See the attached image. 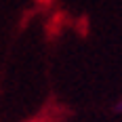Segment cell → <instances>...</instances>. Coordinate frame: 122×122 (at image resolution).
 <instances>
[{"instance_id": "1", "label": "cell", "mask_w": 122, "mask_h": 122, "mask_svg": "<svg viewBox=\"0 0 122 122\" xmlns=\"http://www.w3.org/2000/svg\"><path fill=\"white\" fill-rule=\"evenodd\" d=\"M114 110L118 112V114H122V99H120V101H118V103H116V107H114Z\"/></svg>"}]
</instances>
